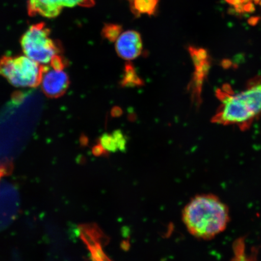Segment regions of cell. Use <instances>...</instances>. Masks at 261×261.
Segmentation results:
<instances>
[{
	"label": "cell",
	"instance_id": "7a4b0ae2",
	"mask_svg": "<svg viewBox=\"0 0 261 261\" xmlns=\"http://www.w3.org/2000/svg\"><path fill=\"white\" fill-rule=\"evenodd\" d=\"M182 220L191 236L210 240L226 229L230 221L229 211L217 195H197L185 205Z\"/></svg>",
	"mask_w": 261,
	"mask_h": 261
},
{
	"label": "cell",
	"instance_id": "3957f363",
	"mask_svg": "<svg viewBox=\"0 0 261 261\" xmlns=\"http://www.w3.org/2000/svg\"><path fill=\"white\" fill-rule=\"evenodd\" d=\"M43 71V65L26 56H3L0 58V76L16 87L40 86Z\"/></svg>",
	"mask_w": 261,
	"mask_h": 261
},
{
	"label": "cell",
	"instance_id": "8992f818",
	"mask_svg": "<svg viewBox=\"0 0 261 261\" xmlns=\"http://www.w3.org/2000/svg\"><path fill=\"white\" fill-rule=\"evenodd\" d=\"M142 49L141 35L135 31L122 33L116 42L117 54L123 60H135L141 54Z\"/></svg>",
	"mask_w": 261,
	"mask_h": 261
},
{
	"label": "cell",
	"instance_id": "2e32d148",
	"mask_svg": "<svg viewBox=\"0 0 261 261\" xmlns=\"http://www.w3.org/2000/svg\"><path fill=\"white\" fill-rule=\"evenodd\" d=\"M260 5H261V2H260Z\"/></svg>",
	"mask_w": 261,
	"mask_h": 261
},
{
	"label": "cell",
	"instance_id": "277c9868",
	"mask_svg": "<svg viewBox=\"0 0 261 261\" xmlns=\"http://www.w3.org/2000/svg\"><path fill=\"white\" fill-rule=\"evenodd\" d=\"M50 29L44 22L32 25L22 36L20 43L26 57L38 63L48 64L62 52L58 42L50 37Z\"/></svg>",
	"mask_w": 261,
	"mask_h": 261
},
{
	"label": "cell",
	"instance_id": "6da1fadb",
	"mask_svg": "<svg viewBox=\"0 0 261 261\" xmlns=\"http://www.w3.org/2000/svg\"><path fill=\"white\" fill-rule=\"evenodd\" d=\"M217 93L221 103L212 119L214 123L245 130L261 117V76L253 78L237 93L227 85Z\"/></svg>",
	"mask_w": 261,
	"mask_h": 261
},
{
	"label": "cell",
	"instance_id": "4fadbf2b",
	"mask_svg": "<svg viewBox=\"0 0 261 261\" xmlns=\"http://www.w3.org/2000/svg\"><path fill=\"white\" fill-rule=\"evenodd\" d=\"M51 67L57 71H63L67 67L68 62L63 57L57 55L51 59L50 61Z\"/></svg>",
	"mask_w": 261,
	"mask_h": 261
},
{
	"label": "cell",
	"instance_id": "7c38bea8",
	"mask_svg": "<svg viewBox=\"0 0 261 261\" xmlns=\"http://www.w3.org/2000/svg\"><path fill=\"white\" fill-rule=\"evenodd\" d=\"M63 7L73 8L75 6H82L91 8L95 5V0H60Z\"/></svg>",
	"mask_w": 261,
	"mask_h": 261
},
{
	"label": "cell",
	"instance_id": "5bb4252c",
	"mask_svg": "<svg viewBox=\"0 0 261 261\" xmlns=\"http://www.w3.org/2000/svg\"><path fill=\"white\" fill-rule=\"evenodd\" d=\"M93 152L94 154L96 155H102L106 154V152L104 151L102 147L99 144L94 147L93 149Z\"/></svg>",
	"mask_w": 261,
	"mask_h": 261
},
{
	"label": "cell",
	"instance_id": "30bf717a",
	"mask_svg": "<svg viewBox=\"0 0 261 261\" xmlns=\"http://www.w3.org/2000/svg\"><path fill=\"white\" fill-rule=\"evenodd\" d=\"M122 26L116 24H107L104 26L102 35L103 38L110 42L117 41L122 34Z\"/></svg>",
	"mask_w": 261,
	"mask_h": 261
},
{
	"label": "cell",
	"instance_id": "5b68a950",
	"mask_svg": "<svg viewBox=\"0 0 261 261\" xmlns=\"http://www.w3.org/2000/svg\"><path fill=\"white\" fill-rule=\"evenodd\" d=\"M41 84L45 95L56 99L66 93L69 87L70 80L64 71L51 70L49 67L44 66Z\"/></svg>",
	"mask_w": 261,
	"mask_h": 261
},
{
	"label": "cell",
	"instance_id": "8fae6325",
	"mask_svg": "<svg viewBox=\"0 0 261 261\" xmlns=\"http://www.w3.org/2000/svg\"><path fill=\"white\" fill-rule=\"evenodd\" d=\"M142 83L141 80L135 72V68L130 65H126L125 75L122 81L123 85L126 86H140Z\"/></svg>",
	"mask_w": 261,
	"mask_h": 261
},
{
	"label": "cell",
	"instance_id": "9a60e30c",
	"mask_svg": "<svg viewBox=\"0 0 261 261\" xmlns=\"http://www.w3.org/2000/svg\"><path fill=\"white\" fill-rule=\"evenodd\" d=\"M8 169L5 165H0V179L6 174Z\"/></svg>",
	"mask_w": 261,
	"mask_h": 261
},
{
	"label": "cell",
	"instance_id": "52a82bcc",
	"mask_svg": "<svg viewBox=\"0 0 261 261\" xmlns=\"http://www.w3.org/2000/svg\"><path fill=\"white\" fill-rule=\"evenodd\" d=\"M60 0H29V15H37L53 18L60 14L63 8Z\"/></svg>",
	"mask_w": 261,
	"mask_h": 261
},
{
	"label": "cell",
	"instance_id": "ba28073f",
	"mask_svg": "<svg viewBox=\"0 0 261 261\" xmlns=\"http://www.w3.org/2000/svg\"><path fill=\"white\" fill-rule=\"evenodd\" d=\"M130 10L136 16L155 14L159 0H129Z\"/></svg>",
	"mask_w": 261,
	"mask_h": 261
},
{
	"label": "cell",
	"instance_id": "9c48e42d",
	"mask_svg": "<svg viewBox=\"0 0 261 261\" xmlns=\"http://www.w3.org/2000/svg\"><path fill=\"white\" fill-rule=\"evenodd\" d=\"M99 144L102 147L106 152H116L120 151L118 141L113 133H104L100 137Z\"/></svg>",
	"mask_w": 261,
	"mask_h": 261
}]
</instances>
